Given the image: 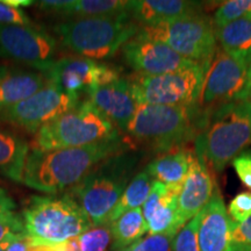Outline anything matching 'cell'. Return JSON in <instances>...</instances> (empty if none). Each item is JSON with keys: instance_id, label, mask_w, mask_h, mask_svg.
I'll use <instances>...</instances> for the list:
<instances>
[{"instance_id": "37", "label": "cell", "mask_w": 251, "mask_h": 251, "mask_svg": "<svg viewBox=\"0 0 251 251\" xmlns=\"http://www.w3.org/2000/svg\"><path fill=\"white\" fill-rule=\"evenodd\" d=\"M6 5L12 6V7L20 8V7H27V6H30L33 4V1L30 0H2Z\"/></svg>"}, {"instance_id": "1", "label": "cell", "mask_w": 251, "mask_h": 251, "mask_svg": "<svg viewBox=\"0 0 251 251\" xmlns=\"http://www.w3.org/2000/svg\"><path fill=\"white\" fill-rule=\"evenodd\" d=\"M127 150L129 148L121 137L76 148L33 149L27 156L23 183L40 192L57 193L77 185L103 159Z\"/></svg>"}, {"instance_id": "15", "label": "cell", "mask_w": 251, "mask_h": 251, "mask_svg": "<svg viewBox=\"0 0 251 251\" xmlns=\"http://www.w3.org/2000/svg\"><path fill=\"white\" fill-rule=\"evenodd\" d=\"M215 188L208 164L194 151L187 176L178 193V218L181 227L208 205Z\"/></svg>"}, {"instance_id": "5", "label": "cell", "mask_w": 251, "mask_h": 251, "mask_svg": "<svg viewBox=\"0 0 251 251\" xmlns=\"http://www.w3.org/2000/svg\"><path fill=\"white\" fill-rule=\"evenodd\" d=\"M139 29V25L129 14L125 13L113 17L78 18L59 24L55 31L67 48L94 61L114 56Z\"/></svg>"}, {"instance_id": "31", "label": "cell", "mask_w": 251, "mask_h": 251, "mask_svg": "<svg viewBox=\"0 0 251 251\" xmlns=\"http://www.w3.org/2000/svg\"><path fill=\"white\" fill-rule=\"evenodd\" d=\"M226 251H251V218L241 224H234Z\"/></svg>"}, {"instance_id": "4", "label": "cell", "mask_w": 251, "mask_h": 251, "mask_svg": "<svg viewBox=\"0 0 251 251\" xmlns=\"http://www.w3.org/2000/svg\"><path fill=\"white\" fill-rule=\"evenodd\" d=\"M140 158L139 152L129 150L108 157L72 187L93 227L108 225L113 209L133 179Z\"/></svg>"}, {"instance_id": "22", "label": "cell", "mask_w": 251, "mask_h": 251, "mask_svg": "<svg viewBox=\"0 0 251 251\" xmlns=\"http://www.w3.org/2000/svg\"><path fill=\"white\" fill-rule=\"evenodd\" d=\"M194 150L183 147L158 156L147 165L146 171L153 180L169 185L181 186L186 178Z\"/></svg>"}, {"instance_id": "6", "label": "cell", "mask_w": 251, "mask_h": 251, "mask_svg": "<svg viewBox=\"0 0 251 251\" xmlns=\"http://www.w3.org/2000/svg\"><path fill=\"white\" fill-rule=\"evenodd\" d=\"M21 216L25 233L41 243L69 242L93 227L81 206L69 194L61 198L33 197Z\"/></svg>"}, {"instance_id": "21", "label": "cell", "mask_w": 251, "mask_h": 251, "mask_svg": "<svg viewBox=\"0 0 251 251\" xmlns=\"http://www.w3.org/2000/svg\"><path fill=\"white\" fill-rule=\"evenodd\" d=\"M40 8L56 13L78 15L79 18L113 17L128 14L127 0H45L39 2Z\"/></svg>"}, {"instance_id": "24", "label": "cell", "mask_w": 251, "mask_h": 251, "mask_svg": "<svg viewBox=\"0 0 251 251\" xmlns=\"http://www.w3.org/2000/svg\"><path fill=\"white\" fill-rule=\"evenodd\" d=\"M220 48L240 59H251V18L244 17L221 28H215Z\"/></svg>"}, {"instance_id": "8", "label": "cell", "mask_w": 251, "mask_h": 251, "mask_svg": "<svg viewBox=\"0 0 251 251\" xmlns=\"http://www.w3.org/2000/svg\"><path fill=\"white\" fill-rule=\"evenodd\" d=\"M207 68L208 64L193 63L156 76L135 74L129 78L131 93L137 105H199Z\"/></svg>"}, {"instance_id": "16", "label": "cell", "mask_w": 251, "mask_h": 251, "mask_svg": "<svg viewBox=\"0 0 251 251\" xmlns=\"http://www.w3.org/2000/svg\"><path fill=\"white\" fill-rule=\"evenodd\" d=\"M181 186H169L153 180L148 199L142 206L149 235L175 236L181 228L178 218V193Z\"/></svg>"}, {"instance_id": "10", "label": "cell", "mask_w": 251, "mask_h": 251, "mask_svg": "<svg viewBox=\"0 0 251 251\" xmlns=\"http://www.w3.org/2000/svg\"><path fill=\"white\" fill-rule=\"evenodd\" d=\"M251 99V59H240L218 47L207 68L199 99L201 108Z\"/></svg>"}, {"instance_id": "29", "label": "cell", "mask_w": 251, "mask_h": 251, "mask_svg": "<svg viewBox=\"0 0 251 251\" xmlns=\"http://www.w3.org/2000/svg\"><path fill=\"white\" fill-rule=\"evenodd\" d=\"M201 212L193 219L186 222L172 240V250L174 251H200L198 242V229H199Z\"/></svg>"}, {"instance_id": "35", "label": "cell", "mask_w": 251, "mask_h": 251, "mask_svg": "<svg viewBox=\"0 0 251 251\" xmlns=\"http://www.w3.org/2000/svg\"><path fill=\"white\" fill-rule=\"evenodd\" d=\"M231 162L240 180L251 190V150H244Z\"/></svg>"}, {"instance_id": "30", "label": "cell", "mask_w": 251, "mask_h": 251, "mask_svg": "<svg viewBox=\"0 0 251 251\" xmlns=\"http://www.w3.org/2000/svg\"><path fill=\"white\" fill-rule=\"evenodd\" d=\"M174 237L171 235H149L115 251H172Z\"/></svg>"}, {"instance_id": "26", "label": "cell", "mask_w": 251, "mask_h": 251, "mask_svg": "<svg viewBox=\"0 0 251 251\" xmlns=\"http://www.w3.org/2000/svg\"><path fill=\"white\" fill-rule=\"evenodd\" d=\"M153 179L144 170L136 176H134L133 179L126 187L125 192L119 200L117 206L113 209L111 216H109L108 225L120 218L125 213L133 211L136 208H142L143 203L148 199L150 191H151Z\"/></svg>"}, {"instance_id": "18", "label": "cell", "mask_w": 251, "mask_h": 251, "mask_svg": "<svg viewBox=\"0 0 251 251\" xmlns=\"http://www.w3.org/2000/svg\"><path fill=\"white\" fill-rule=\"evenodd\" d=\"M233 221L229 218L225 201L216 187L211 201L201 211L198 242L200 251H226Z\"/></svg>"}, {"instance_id": "14", "label": "cell", "mask_w": 251, "mask_h": 251, "mask_svg": "<svg viewBox=\"0 0 251 251\" xmlns=\"http://www.w3.org/2000/svg\"><path fill=\"white\" fill-rule=\"evenodd\" d=\"M121 50L126 63L136 74L149 76L169 74L197 63L184 58L165 43L137 35L128 41Z\"/></svg>"}, {"instance_id": "38", "label": "cell", "mask_w": 251, "mask_h": 251, "mask_svg": "<svg viewBox=\"0 0 251 251\" xmlns=\"http://www.w3.org/2000/svg\"><path fill=\"white\" fill-rule=\"evenodd\" d=\"M0 251H5V246H4V242L0 243Z\"/></svg>"}, {"instance_id": "32", "label": "cell", "mask_w": 251, "mask_h": 251, "mask_svg": "<svg viewBox=\"0 0 251 251\" xmlns=\"http://www.w3.org/2000/svg\"><path fill=\"white\" fill-rule=\"evenodd\" d=\"M227 212L234 224H241L251 218V192L237 194L229 203Z\"/></svg>"}, {"instance_id": "9", "label": "cell", "mask_w": 251, "mask_h": 251, "mask_svg": "<svg viewBox=\"0 0 251 251\" xmlns=\"http://www.w3.org/2000/svg\"><path fill=\"white\" fill-rule=\"evenodd\" d=\"M137 36L165 43L184 58L209 64L218 48L212 19L202 13L140 27Z\"/></svg>"}, {"instance_id": "36", "label": "cell", "mask_w": 251, "mask_h": 251, "mask_svg": "<svg viewBox=\"0 0 251 251\" xmlns=\"http://www.w3.org/2000/svg\"><path fill=\"white\" fill-rule=\"evenodd\" d=\"M15 203L8 193L2 187H0V215H4L8 212H13Z\"/></svg>"}, {"instance_id": "27", "label": "cell", "mask_w": 251, "mask_h": 251, "mask_svg": "<svg viewBox=\"0 0 251 251\" xmlns=\"http://www.w3.org/2000/svg\"><path fill=\"white\" fill-rule=\"evenodd\" d=\"M249 13H251V0H230L225 1L216 9L212 21L215 28H221Z\"/></svg>"}, {"instance_id": "17", "label": "cell", "mask_w": 251, "mask_h": 251, "mask_svg": "<svg viewBox=\"0 0 251 251\" xmlns=\"http://www.w3.org/2000/svg\"><path fill=\"white\" fill-rule=\"evenodd\" d=\"M86 93L89 96L87 100L94 107L112 121L118 129L126 131L139 106L131 93L129 79L120 78L108 85L87 90Z\"/></svg>"}, {"instance_id": "13", "label": "cell", "mask_w": 251, "mask_h": 251, "mask_svg": "<svg viewBox=\"0 0 251 251\" xmlns=\"http://www.w3.org/2000/svg\"><path fill=\"white\" fill-rule=\"evenodd\" d=\"M47 80L56 83L65 92L79 96L81 91L105 86L120 79L118 70L89 58L64 57L56 59L52 67L43 72Z\"/></svg>"}, {"instance_id": "11", "label": "cell", "mask_w": 251, "mask_h": 251, "mask_svg": "<svg viewBox=\"0 0 251 251\" xmlns=\"http://www.w3.org/2000/svg\"><path fill=\"white\" fill-rule=\"evenodd\" d=\"M79 102V96L69 94L56 83L48 81L29 98L0 111V120L36 133L45 125L76 108Z\"/></svg>"}, {"instance_id": "25", "label": "cell", "mask_w": 251, "mask_h": 251, "mask_svg": "<svg viewBox=\"0 0 251 251\" xmlns=\"http://www.w3.org/2000/svg\"><path fill=\"white\" fill-rule=\"evenodd\" d=\"M108 226L111 228L114 251L135 243L148 231L142 208L125 213Z\"/></svg>"}, {"instance_id": "3", "label": "cell", "mask_w": 251, "mask_h": 251, "mask_svg": "<svg viewBox=\"0 0 251 251\" xmlns=\"http://www.w3.org/2000/svg\"><path fill=\"white\" fill-rule=\"evenodd\" d=\"M202 118L199 105H139L126 131L156 151L169 152L194 141Z\"/></svg>"}, {"instance_id": "2", "label": "cell", "mask_w": 251, "mask_h": 251, "mask_svg": "<svg viewBox=\"0 0 251 251\" xmlns=\"http://www.w3.org/2000/svg\"><path fill=\"white\" fill-rule=\"evenodd\" d=\"M194 151L216 172L251 144V99L202 108Z\"/></svg>"}, {"instance_id": "23", "label": "cell", "mask_w": 251, "mask_h": 251, "mask_svg": "<svg viewBox=\"0 0 251 251\" xmlns=\"http://www.w3.org/2000/svg\"><path fill=\"white\" fill-rule=\"evenodd\" d=\"M29 144L18 135L0 129V175L23 183Z\"/></svg>"}, {"instance_id": "12", "label": "cell", "mask_w": 251, "mask_h": 251, "mask_svg": "<svg viewBox=\"0 0 251 251\" xmlns=\"http://www.w3.org/2000/svg\"><path fill=\"white\" fill-rule=\"evenodd\" d=\"M57 42L46 31L35 26L0 25V57L13 59L41 74L56 62Z\"/></svg>"}, {"instance_id": "19", "label": "cell", "mask_w": 251, "mask_h": 251, "mask_svg": "<svg viewBox=\"0 0 251 251\" xmlns=\"http://www.w3.org/2000/svg\"><path fill=\"white\" fill-rule=\"evenodd\" d=\"M202 2L185 0H131L128 14L140 27L201 13Z\"/></svg>"}, {"instance_id": "34", "label": "cell", "mask_w": 251, "mask_h": 251, "mask_svg": "<svg viewBox=\"0 0 251 251\" xmlns=\"http://www.w3.org/2000/svg\"><path fill=\"white\" fill-rule=\"evenodd\" d=\"M0 25H21L34 26L29 17L21 8H15L6 5L0 0Z\"/></svg>"}, {"instance_id": "7", "label": "cell", "mask_w": 251, "mask_h": 251, "mask_svg": "<svg viewBox=\"0 0 251 251\" xmlns=\"http://www.w3.org/2000/svg\"><path fill=\"white\" fill-rule=\"evenodd\" d=\"M34 149L50 151L90 146L106 140L119 139V129L89 100L79 102L35 133Z\"/></svg>"}, {"instance_id": "28", "label": "cell", "mask_w": 251, "mask_h": 251, "mask_svg": "<svg viewBox=\"0 0 251 251\" xmlns=\"http://www.w3.org/2000/svg\"><path fill=\"white\" fill-rule=\"evenodd\" d=\"M78 251H107L113 242L108 225L92 227L77 238Z\"/></svg>"}, {"instance_id": "20", "label": "cell", "mask_w": 251, "mask_h": 251, "mask_svg": "<svg viewBox=\"0 0 251 251\" xmlns=\"http://www.w3.org/2000/svg\"><path fill=\"white\" fill-rule=\"evenodd\" d=\"M47 83L41 72L0 65V111L29 98Z\"/></svg>"}, {"instance_id": "33", "label": "cell", "mask_w": 251, "mask_h": 251, "mask_svg": "<svg viewBox=\"0 0 251 251\" xmlns=\"http://www.w3.org/2000/svg\"><path fill=\"white\" fill-rule=\"evenodd\" d=\"M25 233V226L23 216L13 212H8L0 215V243L12 235Z\"/></svg>"}, {"instance_id": "39", "label": "cell", "mask_w": 251, "mask_h": 251, "mask_svg": "<svg viewBox=\"0 0 251 251\" xmlns=\"http://www.w3.org/2000/svg\"><path fill=\"white\" fill-rule=\"evenodd\" d=\"M248 17H250V18H251V13H249V14H248Z\"/></svg>"}]
</instances>
